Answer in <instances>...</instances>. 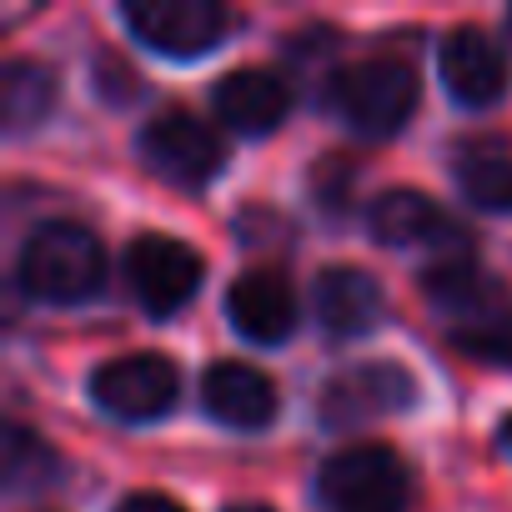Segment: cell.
<instances>
[{"label": "cell", "mask_w": 512, "mask_h": 512, "mask_svg": "<svg viewBox=\"0 0 512 512\" xmlns=\"http://www.w3.org/2000/svg\"><path fill=\"white\" fill-rule=\"evenodd\" d=\"M16 282L36 302L76 307V302L96 297L106 282V246L81 221H66V216L41 221L16 256Z\"/></svg>", "instance_id": "6da1fadb"}, {"label": "cell", "mask_w": 512, "mask_h": 512, "mask_svg": "<svg viewBox=\"0 0 512 512\" xmlns=\"http://www.w3.org/2000/svg\"><path fill=\"white\" fill-rule=\"evenodd\" d=\"M327 106L357 131V136H397L417 111V71L402 56H367L357 66H342L327 86Z\"/></svg>", "instance_id": "7a4b0ae2"}, {"label": "cell", "mask_w": 512, "mask_h": 512, "mask_svg": "<svg viewBox=\"0 0 512 512\" xmlns=\"http://www.w3.org/2000/svg\"><path fill=\"white\" fill-rule=\"evenodd\" d=\"M317 502L327 512H402V502H407V467L382 442L337 447L317 467Z\"/></svg>", "instance_id": "3957f363"}, {"label": "cell", "mask_w": 512, "mask_h": 512, "mask_svg": "<svg viewBox=\"0 0 512 512\" xmlns=\"http://www.w3.org/2000/svg\"><path fill=\"white\" fill-rule=\"evenodd\" d=\"M91 402L116 417V422H156L176 407V392H181V372L171 357L161 352H126V357H111L91 372L86 382Z\"/></svg>", "instance_id": "277c9868"}, {"label": "cell", "mask_w": 512, "mask_h": 512, "mask_svg": "<svg viewBox=\"0 0 512 512\" xmlns=\"http://www.w3.org/2000/svg\"><path fill=\"white\" fill-rule=\"evenodd\" d=\"M136 151H141L146 171H156L161 181L186 186V191L206 186V181L221 171V161H226L221 136H216L201 116H191V111H181V106L151 116V121L141 126V136H136Z\"/></svg>", "instance_id": "5b68a950"}, {"label": "cell", "mask_w": 512, "mask_h": 512, "mask_svg": "<svg viewBox=\"0 0 512 512\" xmlns=\"http://www.w3.org/2000/svg\"><path fill=\"white\" fill-rule=\"evenodd\" d=\"M126 287L131 297L151 312V317H171L181 312L196 287H201V272L206 262L181 241V236H166V231H146L126 246Z\"/></svg>", "instance_id": "8992f818"}, {"label": "cell", "mask_w": 512, "mask_h": 512, "mask_svg": "<svg viewBox=\"0 0 512 512\" xmlns=\"http://www.w3.org/2000/svg\"><path fill=\"white\" fill-rule=\"evenodd\" d=\"M121 21L141 46L191 61V56H206L226 36L231 11L216 6V0H126Z\"/></svg>", "instance_id": "52a82bcc"}, {"label": "cell", "mask_w": 512, "mask_h": 512, "mask_svg": "<svg viewBox=\"0 0 512 512\" xmlns=\"http://www.w3.org/2000/svg\"><path fill=\"white\" fill-rule=\"evenodd\" d=\"M437 71H442L447 96L472 111L492 106L507 91V51L482 26H452L437 46Z\"/></svg>", "instance_id": "ba28073f"}, {"label": "cell", "mask_w": 512, "mask_h": 512, "mask_svg": "<svg viewBox=\"0 0 512 512\" xmlns=\"http://www.w3.org/2000/svg\"><path fill=\"white\" fill-rule=\"evenodd\" d=\"M226 322L246 342H262V347L287 342L297 327V292H292L287 272H277V267L236 272V282L226 287Z\"/></svg>", "instance_id": "9c48e42d"}, {"label": "cell", "mask_w": 512, "mask_h": 512, "mask_svg": "<svg viewBox=\"0 0 512 512\" xmlns=\"http://www.w3.org/2000/svg\"><path fill=\"white\" fill-rule=\"evenodd\" d=\"M211 111L216 121H226L241 136H267L287 121L292 111V81L272 66H241L226 71L211 91Z\"/></svg>", "instance_id": "30bf717a"}, {"label": "cell", "mask_w": 512, "mask_h": 512, "mask_svg": "<svg viewBox=\"0 0 512 512\" xmlns=\"http://www.w3.org/2000/svg\"><path fill=\"white\" fill-rule=\"evenodd\" d=\"M201 407L221 422V427H236V432H256L277 417V387L267 372H256L251 362H211L206 377H201Z\"/></svg>", "instance_id": "8fae6325"}, {"label": "cell", "mask_w": 512, "mask_h": 512, "mask_svg": "<svg viewBox=\"0 0 512 512\" xmlns=\"http://www.w3.org/2000/svg\"><path fill=\"white\" fill-rule=\"evenodd\" d=\"M367 226L382 246H457L462 226L422 191H382L367 206Z\"/></svg>", "instance_id": "7c38bea8"}, {"label": "cell", "mask_w": 512, "mask_h": 512, "mask_svg": "<svg viewBox=\"0 0 512 512\" xmlns=\"http://www.w3.org/2000/svg\"><path fill=\"white\" fill-rule=\"evenodd\" d=\"M412 397V382L387 367V362H367V367H352L342 377L327 382L322 392V417L332 427H352L362 417H377V412H392V407H407Z\"/></svg>", "instance_id": "4fadbf2b"}, {"label": "cell", "mask_w": 512, "mask_h": 512, "mask_svg": "<svg viewBox=\"0 0 512 512\" xmlns=\"http://www.w3.org/2000/svg\"><path fill=\"white\" fill-rule=\"evenodd\" d=\"M317 317L332 337H362L382 317V287L362 267H327L317 277Z\"/></svg>", "instance_id": "5bb4252c"}, {"label": "cell", "mask_w": 512, "mask_h": 512, "mask_svg": "<svg viewBox=\"0 0 512 512\" xmlns=\"http://www.w3.org/2000/svg\"><path fill=\"white\" fill-rule=\"evenodd\" d=\"M457 191L482 211H512V151L497 141H462L452 156Z\"/></svg>", "instance_id": "9a60e30c"}, {"label": "cell", "mask_w": 512, "mask_h": 512, "mask_svg": "<svg viewBox=\"0 0 512 512\" xmlns=\"http://www.w3.org/2000/svg\"><path fill=\"white\" fill-rule=\"evenodd\" d=\"M56 106V76L51 66L41 61H6V71H0V116H6L11 131H26L36 121H46V111Z\"/></svg>", "instance_id": "2e32d148"}, {"label": "cell", "mask_w": 512, "mask_h": 512, "mask_svg": "<svg viewBox=\"0 0 512 512\" xmlns=\"http://www.w3.org/2000/svg\"><path fill=\"white\" fill-rule=\"evenodd\" d=\"M452 342L482 362H497V367H512V307H497L467 327H452Z\"/></svg>", "instance_id": "e0dca14e"}, {"label": "cell", "mask_w": 512, "mask_h": 512, "mask_svg": "<svg viewBox=\"0 0 512 512\" xmlns=\"http://www.w3.org/2000/svg\"><path fill=\"white\" fill-rule=\"evenodd\" d=\"M56 467V457H51V447L36 437V432H26L21 422H11L6 427V482L11 487H46V472Z\"/></svg>", "instance_id": "ac0fdd59"}, {"label": "cell", "mask_w": 512, "mask_h": 512, "mask_svg": "<svg viewBox=\"0 0 512 512\" xmlns=\"http://www.w3.org/2000/svg\"><path fill=\"white\" fill-rule=\"evenodd\" d=\"M116 512H186V507L166 492H131V497H121Z\"/></svg>", "instance_id": "d6986e66"}, {"label": "cell", "mask_w": 512, "mask_h": 512, "mask_svg": "<svg viewBox=\"0 0 512 512\" xmlns=\"http://www.w3.org/2000/svg\"><path fill=\"white\" fill-rule=\"evenodd\" d=\"M226 512H272V507H267V502H231Z\"/></svg>", "instance_id": "ffe728a7"}, {"label": "cell", "mask_w": 512, "mask_h": 512, "mask_svg": "<svg viewBox=\"0 0 512 512\" xmlns=\"http://www.w3.org/2000/svg\"><path fill=\"white\" fill-rule=\"evenodd\" d=\"M497 437H502V447H507V452H512V417H507V422H502V432H497Z\"/></svg>", "instance_id": "44dd1931"}, {"label": "cell", "mask_w": 512, "mask_h": 512, "mask_svg": "<svg viewBox=\"0 0 512 512\" xmlns=\"http://www.w3.org/2000/svg\"><path fill=\"white\" fill-rule=\"evenodd\" d=\"M507 31H512V11H507Z\"/></svg>", "instance_id": "7402d4cb"}]
</instances>
